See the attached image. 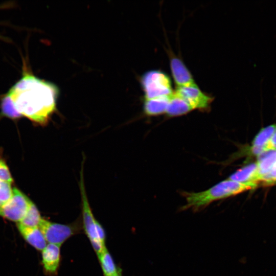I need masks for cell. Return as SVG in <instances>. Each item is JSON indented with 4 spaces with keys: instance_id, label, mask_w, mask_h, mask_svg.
<instances>
[{
    "instance_id": "6da1fadb",
    "label": "cell",
    "mask_w": 276,
    "mask_h": 276,
    "mask_svg": "<svg viewBox=\"0 0 276 276\" xmlns=\"http://www.w3.org/2000/svg\"><path fill=\"white\" fill-rule=\"evenodd\" d=\"M7 94L21 116L45 124L55 110L58 90L53 83L30 73L25 64L21 77Z\"/></svg>"
},
{
    "instance_id": "7a4b0ae2",
    "label": "cell",
    "mask_w": 276,
    "mask_h": 276,
    "mask_svg": "<svg viewBox=\"0 0 276 276\" xmlns=\"http://www.w3.org/2000/svg\"><path fill=\"white\" fill-rule=\"evenodd\" d=\"M258 185V183L257 182L242 183L227 179L204 191L185 193L186 204L181 209H192L194 211H198L205 208L214 201L254 189Z\"/></svg>"
},
{
    "instance_id": "3957f363",
    "label": "cell",
    "mask_w": 276,
    "mask_h": 276,
    "mask_svg": "<svg viewBox=\"0 0 276 276\" xmlns=\"http://www.w3.org/2000/svg\"><path fill=\"white\" fill-rule=\"evenodd\" d=\"M79 186L82 199L81 221L83 231L98 256L106 247L105 244L101 242L99 238L98 227L100 223L95 218L88 201L84 183L83 167L80 172Z\"/></svg>"
},
{
    "instance_id": "277c9868",
    "label": "cell",
    "mask_w": 276,
    "mask_h": 276,
    "mask_svg": "<svg viewBox=\"0 0 276 276\" xmlns=\"http://www.w3.org/2000/svg\"><path fill=\"white\" fill-rule=\"evenodd\" d=\"M39 227L47 243L60 246L70 238L83 231L82 221L79 219L70 224H61L42 217Z\"/></svg>"
},
{
    "instance_id": "5b68a950",
    "label": "cell",
    "mask_w": 276,
    "mask_h": 276,
    "mask_svg": "<svg viewBox=\"0 0 276 276\" xmlns=\"http://www.w3.org/2000/svg\"><path fill=\"white\" fill-rule=\"evenodd\" d=\"M141 82L145 99L169 97L174 92L169 76L160 70H152L145 73Z\"/></svg>"
},
{
    "instance_id": "8992f818",
    "label": "cell",
    "mask_w": 276,
    "mask_h": 276,
    "mask_svg": "<svg viewBox=\"0 0 276 276\" xmlns=\"http://www.w3.org/2000/svg\"><path fill=\"white\" fill-rule=\"evenodd\" d=\"M31 201L20 190L14 188L10 199L0 206V216L17 223L25 216Z\"/></svg>"
},
{
    "instance_id": "52a82bcc",
    "label": "cell",
    "mask_w": 276,
    "mask_h": 276,
    "mask_svg": "<svg viewBox=\"0 0 276 276\" xmlns=\"http://www.w3.org/2000/svg\"><path fill=\"white\" fill-rule=\"evenodd\" d=\"M174 92L183 98L193 110H208L213 101V98L203 92L196 83L176 87Z\"/></svg>"
},
{
    "instance_id": "ba28073f",
    "label": "cell",
    "mask_w": 276,
    "mask_h": 276,
    "mask_svg": "<svg viewBox=\"0 0 276 276\" xmlns=\"http://www.w3.org/2000/svg\"><path fill=\"white\" fill-rule=\"evenodd\" d=\"M60 246L48 243L41 251V265L45 275L56 276L60 266Z\"/></svg>"
},
{
    "instance_id": "9c48e42d",
    "label": "cell",
    "mask_w": 276,
    "mask_h": 276,
    "mask_svg": "<svg viewBox=\"0 0 276 276\" xmlns=\"http://www.w3.org/2000/svg\"><path fill=\"white\" fill-rule=\"evenodd\" d=\"M170 66L176 87L196 83L191 72L180 58L172 57L170 59Z\"/></svg>"
},
{
    "instance_id": "30bf717a",
    "label": "cell",
    "mask_w": 276,
    "mask_h": 276,
    "mask_svg": "<svg viewBox=\"0 0 276 276\" xmlns=\"http://www.w3.org/2000/svg\"><path fill=\"white\" fill-rule=\"evenodd\" d=\"M17 229L24 239L38 251H42L48 244L39 227H28L16 224Z\"/></svg>"
},
{
    "instance_id": "8fae6325",
    "label": "cell",
    "mask_w": 276,
    "mask_h": 276,
    "mask_svg": "<svg viewBox=\"0 0 276 276\" xmlns=\"http://www.w3.org/2000/svg\"><path fill=\"white\" fill-rule=\"evenodd\" d=\"M276 127L275 124L269 125L261 129L255 137L248 151L253 155L261 154L266 152V147Z\"/></svg>"
},
{
    "instance_id": "7c38bea8",
    "label": "cell",
    "mask_w": 276,
    "mask_h": 276,
    "mask_svg": "<svg viewBox=\"0 0 276 276\" xmlns=\"http://www.w3.org/2000/svg\"><path fill=\"white\" fill-rule=\"evenodd\" d=\"M228 179L242 183H259L260 180L257 163H251L239 169Z\"/></svg>"
},
{
    "instance_id": "4fadbf2b",
    "label": "cell",
    "mask_w": 276,
    "mask_h": 276,
    "mask_svg": "<svg viewBox=\"0 0 276 276\" xmlns=\"http://www.w3.org/2000/svg\"><path fill=\"white\" fill-rule=\"evenodd\" d=\"M193 110L191 106L174 91L170 96L166 113L170 117L186 114Z\"/></svg>"
},
{
    "instance_id": "5bb4252c",
    "label": "cell",
    "mask_w": 276,
    "mask_h": 276,
    "mask_svg": "<svg viewBox=\"0 0 276 276\" xmlns=\"http://www.w3.org/2000/svg\"><path fill=\"white\" fill-rule=\"evenodd\" d=\"M170 97L145 99L144 103L145 113L150 116H157L166 113Z\"/></svg>"
},
{
    "instance_id": "9a60e30c",
    "label": "cell",
    "mask_w": 276,
    "mask_h": 276,
    "mask_svg": "<svg viewBox=\"0 0 276 276\" xmlns=\"http://www.w3.org/2000/svg\"><path fill=\"white\" fill-rule=\"evenodd\" d=\"M256 163L259 180L261 181L276 165V150H269L259 155Z\"/></svg>"
},
{
    "instance_id": "2e32d148",
    "label": "cell",
    "mask_w": 276,
    "mask_h": 276,
    "mask_svg": "<svg viewBox=\"0 0 276 276\" xmlns=\"http://www.w3.org/2000/svg\"><path fill=\"white\" fill-rule=\"evenodd\" d=\"M97 257L104 276H113L118 272L119 267L116 265L107 247H105Z\"/></svg>"
},
{
    "instance_id": "e0dca14e",
    "label": "cell",
    "mask_w": 276,
    "mask_h": 276,
    "mask_svg": "<svg viewBox=\"0 0 276 276\" xmlns=\"http://www.w3.org/2000/svg\"><path fill=\"white\" fill-rule=\"evenodd\" d=\"M42 218L37 206L31 201L25 216L19 222L16 224L28 227H38Z\"/></svg>"
},
{
    "instance_id": "ac0fdd59",
    "label": "cell",
    "mask_w": 276,
    "mask_h": 276,
    "mask_svg": "<svg viewBox=\"0 0 276 276\" xmlns=\"http://www.w3.org/2000/svg\"><path fill=\"white\" fill-rule=\"evenodd\" d=\"M0 106L1 112L4 116L11 119H17L22 117L15 108L11 98L7 93L2 98Z\"/></svg>"
},
{
    "instance_id": "d6986e66",
    "label": "cell",
    "mask_w": 276,
    "mask_h": 276,
    "mask_svg": "<svg viewBox=\"0 0 276 276\" xmlns=\"http://www.w3.org/2000/svg\"><path fill=\"white\" fill-rule=\"evenodd\" d=\"M12 193L11 183L0 179V206L10 199Z\"/></svg>"
},
{
    "instance_id": "ffe728a7",
    "label": "cell",
    "mask_w": 276,
    "mask_h": 276,
    "mask_svg": "<svg viewBox=\"0 0 276 276\" xmlns=\"http://www.w3.org/2000/svg\"><path fill=\"white\" fill-rule=\"evenodd\" d=\"M0 179L12 183L13 178L9 168L4 160L0 158Z\"/></svg>"
},
{
    "instance_id": "44dd1931",
    "label": "cell",
    "mask_w": 276,
    "mask_h": 276,
    "mask_svg": "<svg viewBox=\"0 0 276 276\" xmlns=\"http://www.w3.org/2000/svg\"><path fill=\"white\" fill-rule=\"evenodd\" d=\"M276 179V165L271 170V171L265 176H264L261 180L263 181L262 184L268 183Z\"/></svg>"
},
{
    "instance_id": "7402d4cb",
    "label": "cell",
    "mask_w": 276,
    "mask_h": 276,
    "mask_svg": "<svg viewBox=\"0 0 276 276\" xmlns=\"http://www.w3.org/2000/svg\"><path fill=\"white\" fill-rule=\"evenodd\" d=\"M266 151L276 150V127L266 147Z\"/></svg>"
},
{
    "instance_id": "603a6c76",
    "label": "cell",
    "mask_w": 276,
    "mask_h": 276,
    "mask_svg": "<svg viewBox=\"0 0 276 276\" xmlns=\"http://www.w3.org/2000/svg\"><path fill=\"white\" fill-rule=\"evenodd\" d=\"M12 5H13L12 3H9L4 4H1L0 9L11 7Z\"/></svg>"
},
{
    "instance_id": "cb8c5ba5",
    "label": "cell",
    "mask_w": 276,
    "mask_h": 276,
    "mask_svg": "<svg viewBox=\"0 0 276 276\" xmlns=\"http://www.w3.org/2000/svg\"><path fill=\"white\" fill-rule=\"evenodd\" d=\"M113 276H123L122 269L119 267L118 272Z\"/></svg>"
},
{
    "instance_id": "d4e9b609",
    "label": "cell",
    "mask_w": 276,
    "mask_h": 276,
    "mask_svg": "<svg viewBox=\"0 0 276 276\" xmlns=\"http://www.w3.org/2000/svg\"><path fill=\"white\" fill-rule=\"evenodd\" d=\"M276 185V179L272 181L269 182L268 183H266L264 184V186H271V185Z\"/></svg>"
},
{
    "instance_id": "484cf974",
    "label": "cell",
    "mask_w": 276,
    "mask_h": 276,
    "mask_svg": "<svg viewBox=\"0 0 276 276\" xmlns=\"http://www.w3.org/2000/svg\"><path fill=\"white\" fill-rule=\"evenodd\" d=\"M0 39H2L3 40H4V41H9V39L7 37H4L3 36H1L0 35Z\"/></svg>"
}]
</instances>
